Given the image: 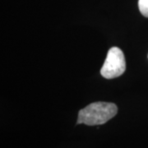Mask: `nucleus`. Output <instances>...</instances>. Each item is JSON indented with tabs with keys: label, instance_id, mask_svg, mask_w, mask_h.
I'll list each match as a JSON object with an SVG mask.
<instances>
[{
	"label": "nucleus",
	"instance_id": "nucleus-1",
	"mask_svg": "<svg viewBox=\"0 0 148 148\" xmlns=\"http://www.w3.org/2000/svg\"><path fill=\"white\" fill-rule=\"evenodd\" d=\"M117 112L118 108L114 103L101 101L91 103L79 111L77 124L101 125L115 116Z\"/></svg>",
	"mask_w": 148,
	"mask_h": 148
},
{
	"label": "nucleus",
	"instance_id": "nucleus-2",
	"mask_svg": "<svg viewBox=\"0 0 148 148\" xmlns=\"http://www.w3.org/2000/svg\"><path fill=\"white\" fill-rule=\"evenodd\" d=\"M125 69L126 62L123 51L118 47L111 48L101 68L102 77L106 79H113L121 76L125 72Z\"/></svg>",
	"mask_w": 148,
	"mask_h": 148
},
{
	"label": "nucleus",
	"instance_id": "nucleus-3",
	"mask_svg": "<svg viewBox=\"0 0 148 148\" xmlns=\"http://www.w3.org/2000/svg\"><path fill=\"white\" fill-rule=\"evenodd\" d=\"M138 8L143 16L148 17V0H138Z\"/></svg>",
	"mask_w": 148,
	"mask_h": 148
}]
</instances>
